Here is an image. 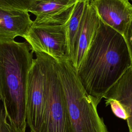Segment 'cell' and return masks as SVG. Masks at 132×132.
Masks as SVG:
<instances>
[{
    "instance_id": "7c38bea8",
    "label": "cell",
    "mask_w": 132,
    "mask_h": 132,
    "mask_svg": "<svg viewBox=\"0 0 132 132\" xmlns=\"http://www.w3.org/2000/svg\"><path fill=\"white\" fill-rule=\"evenodd\" d=\"M81 0H31L29 12L36 17L52 16L63 12Z\"/></svg>"
},
{
    "instance_id": "52a82bcc",
    "label": "cell",
    "mask_w": 132,
    "mask_h": 132,
    "mask_svg": "<svg viewBox=\"0 0 132 132\" xmlns=\"http://www.w3.org/2000/svg\"><path fill=\"white\" fill-rule=\"evenodd\" d=\"M100 20L123 36L132 18L129 0H90Z\"/></svg>"
},
{
    "instance_id": "ac0fdd59",
    "label": "cell",
    "mask_w": 132,
    "mask_h": 132,
    "mask_svg": "<svg viewBox=\"0 0 132 132\" xmlns=\"http://www.w3.org/2000/svg\"><path fill=\"white\" fill-rule=\"evenodd\" d=\"M131 2H132V0H131Z\"/></svg>"
},
{
    "instance_id": "30bf717a",
    "label": "cell",
    "mask_w": 132,
    "mask_h": 132,
    "mask_svg": "<svg viewBox=\"0 0 132 132\" xmlns=\"http://www.w3.org/2000/svg\"><path fill=\"white\" fill-rule=\"evenodd\" d=\"M104 98L116 100L123 105L127 116L129 132H132V67L110 88Z\"/></svg>"
},
{
    "instance_id": "2e32d148",
    "label": "cell",
    "mask_w": 132,
    "mask_h": 132,
    "mask_svg": "<svg viewBox=\"0 0 132 132\" xmlns=\"http://www.w3.org/2000/svg\"><path fill=\"white\" fill-rule=\"evenodd\" d=\"M124 37L125 39L132 61V18Z\"/></svg>"
},
{
    "instance_id": "9a60e30c",
    "label": "cell",
    "mask_w": 132,
    "mask_h": 132,
    "mask_svg": "<svg viewBox=\"0 0 132 132\" xmlns=\"http://www.w3.org/2000/svg\"><path fill=\"white\" fill-rule=\"evenodd\" d=\"M0 132H18L9 122L3 107L0 108Z\"/></svg>"
},
{
    "instance_id": "5b68a950",
    "label": "cell",
    "mask_w": 132,
    "mask_h": 132,
    "mask_svg": "<svg viewBox=\"0 0 132 132\" xmlns=\"http://www.w3.org/2000/svg\"><path fill=\"white\" fill-rule=\"evenodd\" d=\"M46 101L44 75L35 58L28 74L25 91L26 119L30 130L40 131L45 114Z\"/></svg>"
},
{
    "instance_id": "6da1fadb",
    "label": "cell",
    "mask_w": 132,
    "mask_h": 132,
    "mask_svg": "<svg viewBox=\"0 0 132 132\" xmlns=\"http://www.w3.org/2000/svg\"><path fill=\"white\" fill-rule=\"evenodd\" d=\"M131 67L124 37L100 20L77 71L87 93L100 103L110 88Z\"/></svg>"
},
{
    "instance_id": "3957f363",
    "label": "cell",
    "mask_w": 132,
    "mask_h": 132,
    "mask_svg": "<svg viewBox=\"0 0 132 132\" xmlns=\"http://www.w3.org/2000/svg\"><path fill=\"white\" fill-rule=\"evenodd\" d=\"M56 69L73 131L108 132L97 112L100 103L87 93L70 59L56 61Z\"/></svg>"
},
{
    "instance_id": "7a4b0ae2",
    "label": "cell",
    "mask_w": 132,
    "mask_h": 132,
    "mask_svg": "<svg viewBox=\"0 0 132 132\" xmlns=\"http://www.w3.org/2000/svg\"><path fill=\"white\" fill-rule=\"evenodd\" d=\"M33 51L26 41L0 40V99L9 122L26 132L25 91Z\"/></svg>"
},
{
    "instance_id": "e0dca14e",
    "label": "cell",
    "mask_w": 132,
    "mask_h": 132,
    "mask_svg": "<svg viewBox=\"0 0 132 132\" xmlns=\"http://www.w3.org/2000/svg\"><path fill=\"white\" fill-rule=\"evenodd\" d=\"M29 132H34V131H31V130H30Z\"/></svg>"
},
{
    "instance_id": "8992f818",
    "label": "cell",
    "mask_w": 132,
    "mask_h": 132,
    "mask_svg": "<svg viewBox=\"0 0 132 132\" xmlns=\"http://www.w3.org/2000/svg\"><path fill=\"white\" fill-rule=\"evenodd\" d=\"M65 26H31L23 38L34 52L45 53L58 62L69 59Z\"/></svg>"
},
{
    "instance_id": "ba28073f",
    "label": "cell",
    "mask_w": 132,
    "mask_h": 132,
    "mask_svg": "<svg viewBox=\"0 0 132 132\" xmlns=\"http://www.w3.org/2000/svg\"><path fill=\"white\" fill-rule=\"evenodd\" d=\"M100 19L94 8L88 0L76 39L74 58L72 63L76 71L92 40L99 25Z\"/></svg>"
},
{
    "instance_id": "8fae6325",
    "label": "cell",
    "mask_w": 132,
    "mask_h": 132,
    "mask_svg": "<svg viewBox=\"0 0 132 132\" xmlns=\"http://www.w3.org/2000/svg\"><path fill=\"white\" fill-rule=\"evenodd\" d=\"M88 0H81L75 5L72 14L65 26L67 54L70 60L73 61L77 37Z\"/></svg>"
},
{
    "instance_id": "5bb4252c",
    "label": "cell",
    "mask_w": 132,
    "mask_h": 132,
    "mask_svg": "<svg viewBox=\"0 0 132 132\" xmlns=\"http://www.w3.org/2000/svg\"><path fill=\"white\" fill-rule=\"evenodd\" d=\"M106 106L110 105L113 114L118 118L126 120L127 116L123 105L117 100L112 98L105 99Z\"/></svg>"
},
{
    "instance_id": "277c9868",
    "label": "cell",
    "mask_w": 132,
    "mask_h": 132,
    "mask_svg": "<svg viewBox=\"0 0 132 132\" xmlns=\"http://www.w3.org/2000/svg\"><path fill=\"white\" fill-rule=\"evenodd\" d=\"M46 88V108L40 132H73L57 69L56 61L43 53L36 52Z\"/></svg>"
},
{
    "instance_id": "9c48e42d",
    "label": "cell",
    "mask_w": 132,
    "mask_h": 132,
    "mask_svg": "<svg viewBox=\"0 0 132 132\" xmlns=\"http://www.w3.org/2000/svg\"><path fill=\"white\" fill-rule=\"evenodd\" d=\"M32 22L27 11L0 8V40H13L17 37H23Z\"/></svg>"
},
{
    "instance_id": "4fadbf2b",
    "label": "cell",
    "mask_w": 132,
    "mask_h": 132,
    "mask_svg": "<svg viewBox=\"0 0 132 132\" xmlns=\"http://www.w3.org/2000/svg\"><path fill=\"white\" fill-rule=\"evenodd\" d=\"M31 0H0V8L27 11Z\"/></svg>"
}]
</instances>
